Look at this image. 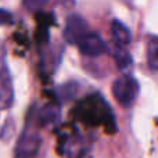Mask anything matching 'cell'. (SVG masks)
I'll list each match as a JSON object with an SVG mask.
<instances>
[{
  "mask_svg": "<svg viewBox=\"0 0 158 158\" xmlns=\"http://www.w3.org/2000/svg\"><path fill=\"white\" fill-rule=\"evenodd\" d=\"M79 115L89 125L114 126L111 110L100 94H92L79 106Z\"/></svg>",
  "mask_w": 158,
  "mask_h": 158,
  "instance_id": "6da1fadb",
  "label": "cell"
},
{
  "mask_svg": "<svg viewBox=\"0 0 158 158\" xmlns=\"http://www.w3.org/2000/svg\"><path fill=\"white\" fill-rule=\"evenodd\" d=\"M111 33L112 38L121 46H128L132 40V33L129 31V28L121 21H118V19H114L111 22Z\"/></svg>",
  "mask_w": 158,
  "mask_h": 158,
  "instance_id": "5b68a950",
  "label": "cell"
},
{
  "mask_svg": "<svg viewBox=\"0 0 158 158\" xmlns=\"http://www.w3.org/2000/svg\"><path fill=\"white\" fill-rule=\"evenodd\" d=\"M147 63L150 69L158 71V36H148L147 39Z\"/></svg>",
  "mask_w": 158,
  "mask_h": 158,
  "instance_id": "52a82bcc",
  "label": "cell"
},
{
  "mask_svg": "<svg viewBox=\"0 0 158 158\" xmlns=\"http://www.w3.org/2000/svg\"><path fill=\"white\" fill-rule=\"evenodd\" d=\"M10 24H13V14L4 8H0V27Z\"/></svg>",
  "mask_w": 158,
  "mask_h": 158,
  "instance_id": "30bf717a",
  "label": "cell"
},
{
  "mask_svg": "<svg viewBox=\"0 0 158 158\" xmlns=\"http://www.w3.org/2000/svg\"><path fill=\"white\" fill-rule=\"evenodd\" d=\"M82 54L89 56V57H98L107 52V44L97 33L89 32L86 36L81 39V42L77 44Z\"/></svg>",
  "mask_w": 158,
  "mask_h": 158,
  "instance_id": "277c9868",
  "label": "cell"
},
{
  "mask_svg": "<svg viewBox=\"0 0 158 158\" xmlns=\"http://www.w3.org/2000/svg\"><path fill=\"white\" fill-rule=\"evenodd\" d=\"M89 33V25L83 17L78 14H72L67 18L65 29H64V39L69 44H78L83 36Z\"/></svg>",
  "mask_w": 158,
  "mask_h": 158,
  "instance_id": "3957f363",
  "label": "cell"
},
{
  "mask_svg": "<svg viewBox=\"0 0 158 158\" xmlns=\"http://www.w3.org/2000/svg\"><path fill=\"white\" fill-rule=\"evenodd\" d=\"M140 86L131 75H122L112 85V94L122 107H131L139 94Z\"/></svg>",
  "mask_w": 158,
  "mask_h": 158,
  "instance_id": "7a4b0ae2",
  "label": "cell"
},
{
  "mask_svg": "<svg viewBox=\"0 0 158 158\" xmlns=\"http://www.w3.org/2000/svg\"><path fill=\"white\" fill-rule=\"evenodd\" d=\"M11 103V81L4 65L0 67V104L7 106Z\"/></svg>",
  "mask_w": 158,
  "mask_h": 158,
  "instance_id": "8992f818",
  "label": "cell"
},
{
  "mask_svg": "<svg viewBox=\"0 0 158 158\" xmlns=\"http://www.w3.org/2000/svg\"><path fill=\"white\" fill-rule=\"evenodd\" d=\"M49 0H22V4L28 11H40Z\"/></svg>",
  "mask_w": 158,
  "mask_h": 158,
  "instance_id": "ba28073f",
  "label": "cell"
},
{
  "mask_svg": "<svg viewBox=\"0 0 158 158\" xmlns=\"http://www.w3.org/2000/svg\"><path fill=\"white\" fill-rule=\"evenodd\" d=\"M115 60H117L119 68H125V67H128L129 64H131V57H129V54L126 52H123V50H118L117 54H115Z\"/></svg>",
  "mask_w": 158,
  "mask_h": 158,
  "instance_id": "9c48e42d",
  "label": "cell"
}]
</instances>
